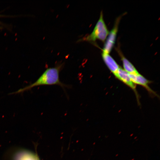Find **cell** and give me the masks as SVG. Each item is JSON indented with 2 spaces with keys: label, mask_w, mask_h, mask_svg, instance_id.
Here are the masks:
<instances>
[{
  "label": "cell",
  "mask_w": 160,
  "mask_h": 160,
  "mask_svg": "<svg viewBox=\"0 0 160 160\" xmlns=\"http://www.w3.org/2000/svg\"><path fill=\"white\" fill-rule=\"evenodd\" d=\"M114 76L116 78L133 90L136 95L137 101L139 103V96L136 90V85L132 81L129 76L128 73L120 67L117 72Z\"/></svg>",
  "instance_id": "4"
},
{
  "label": "cell",
  "mask_w": 160,
  "mask_h": 160,
  "mask_svg": "<svg viewBox=\"0 0 160 160\" xmlns=\"http://www.w3.org/2000/svg\"><path fill=\"white\" fill-rule=\"evenodd\" d=\"M63 66V64L58 65L54 67L47 68L34 83L10 94H19L29 90L35 87L42 85H57L63 89L69 86L62 82L60 79L59 73Z\"/></svg>",
  "instance_id": "1"
},
{
  "label": "cell",
  "mask_w": 160,
  "mask_h": 160,
  "mask_svg": "<svg viewBox=\"0 0 160 160\" xmlns=\"http://www.w3.org/2000/svg\"><path fill=\"white\" fill-rule=\"evenodd\" d=\"M121 18V17L120 16L116 19L113 28L109 32L102 49V52L109 54L111 51L116 41L119 24Z\"/></svg>",
  "instance_id": "3"
},
{
  "label": "cell",
  "mask_w": 160,
  "mask_h": 160,
  "mask_svg": "<svg viewBox=\"0 0 160 160\" xmlns=\"http://www.w3.org/2000/svg\"><path fill=\"white\" fill-rule=\"evenodd\" d=\"M128 75L132 81L135 84H138L143 87L151 95L157 96L156 93L149 86V84L151 82L150 81L147 80L140 73L137 74L128 73Z\"/></svg>",
  "instance_id": "5"
},
{
  "label": "cell",
  "mask_w": 160,
  "mask_h": 160,
  "mask_svg": "<svg viewBox=\"0 0 160 160\" xmlns=\"http://www.w3.org/2000/svg\"><path fill=\"white\" fill-rule=\"evenodd\" d=\"M105 23L102 11L100 17L91 33L83 38L84 40L94 42L97 39L105 42L109 33Z\"/></svg>",
  "instance_id": "2"
},
{
  "label": "cell",
  "mask_w": 160,
  "mask_h": 160,
  "mask_svg": "<svg viewBox=\"0 0 160 160\" xmlns=\"http://www.w3.org/2000/svg\"><path fill=\"white\" fill-rule=\"evenodd\" d=\"M117 50L121 58L124 69L128 73L132 74H137L139 73L133 65L122 54L119 49Z\"/></svg>",
  "instance_id": "7"
},
{
  "label": "cell",
  "mask_w": 160,
  "mask_h": 160,
  "mask_svg": "<svg viewBox=\"0 0 160 160\" xmlns=\"http://www.w3.org/2000/svg\"><path fill=\"white\" fill-rule=\"evenodd\" d=\"M4 16L6 17V16H5V15H1L0 14V17H4ZM0 23H1V22H0Z\"/></svg>",
  "instance_id": "8"
},
{
  "label": "cell",
  "mask_w": 160,
  "mask_h": 160,
  "mask_svg": "<svg viewBox=\"0 0 160 160\" xmlns=\"http://www.w3.org/2000/svg\"><path fill=\"white\" fill-rule=\"evenodd\" d=\"M102 57L103 60L109 70L115 75L120 67L114 59L109 55L102 52Z\"/></svg>",
  "instance_id": "6"
}]
</instances>
